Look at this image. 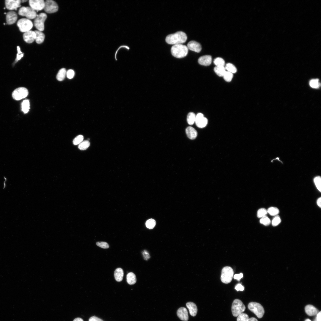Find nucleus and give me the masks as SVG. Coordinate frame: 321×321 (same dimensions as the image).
<instances>
[{
    "mask_svg": "<svg viewBox=\"0 0 321 321\" xmlns=\"http://www.w3.org/2000/svg\"><path fill=\"white\" fill-rule=\"evenodd\" d=\"M187 39V36L185 33L182 31H178L168 35L165 40L168 44L174 45L184 43Z\"/></svg>",
    "mask_w": 321,
    "mask_h": 321,
    "instance_id": "obj_1",
    "label": "nucleus"
},
{
    "mask_svg": "<svg viewBox=\"0 0 321 321\" xmlns=\"http://www.w3.org/2000/svg\"><path fill=\"white\" fill-rule=\"evenodd\" d=\"M187 46L182 44L174 45L171 48V53L174 57L181 58L186 56L188 52Z\"/></svg>",
    "mask_w": 321,
    "mask_h": 321,
    "instance_id": "obj_2",
    "label": "nucleus"
},
{
    "mask_svg": "<svg viewBox=\"0 0 321 321\" xmlns=\"http://www.w3.org/2000/svg\"><path fill=\"white\" fill-rule=\"evenodd\" d=\"M231 309L233 315L237 317L245 311L246 307L240 300L235 299L232 302Z\"/></svg>",
    "mask_w": 321,
    "mask_h": 321,
    "instance_id": "obj_3",
    "label": "nucleus"
},
{
    "mask_svg": "<svg viewBox=\"0 0 321 321\" xmlns=\"http://www.w3.org/2000/svg\"><path fill=\"white\" fill-rule=\"evenodd\" d=\"M248 309L255 314L258 318H261L263 317L265 310L263 306L260 303L251 302L248 303Z\"/></svg>",
    "mask_w": 321,
    "mask_h": 321,
    "instance_id": "obj_4",
    "label": "nucleus"
},
{
    "mask_svg": "<svg viewBox=\"0 0 321 321\" xmlns=\"http://www.w3.org/2000/svg\"><path fill=\"white\" fill-rule=\"evenodd\" d=\"M234 274V271L232 268L226 266L222 269L221 279V281L225 284H228L232 281Z\"/></svg>",
    "mask_w": 321,
    "mask_h": 321,
    "instance_id": "obj_5",
    "label": "nucleus"
},
{
    "mask_svg": "<svg viewBox=\"0 0 321 321\" xmlns=\"http://www.w3.org/2000/svg\"><path fill=\"white\" fill-rule=\"evenodd\" d=\"M17 25L21 32H25L30 31L33 27V23L29 19H21L17 22Z\"/></svg>",
    "mask_w": 321,
    "mask_h": 321,
    "instance_id": "obj_6",
    "label": "nucleus"
},
{
    "mask_svg": "<svg viewBox=\"0 0 321 321\" xmlns=\"http://www.w3.org/2000/svg\"><path fill=\"white\" fill-rule=\"evenodd\" d=\"M18 13L20 15L25 16L29 19L35 18L37 15L35 11L28 7H21L19 9Z\"/></svg>",
    "mask_w": 321,
    "mask_h": 321,
    "instance_id": "obj_7",
    "label": "nucleus"
},
{
    "mask_svg": "<svg viewBox=\"0 0 321 321\" xmlns=\"http://www.w3.org/2000/svg\"><path fill=\"white\" fill-rule=\"evenodd\" d=\"M47 18V15L44 13H41L37 15L36 17L35 18L34 24L38 30L41 32L44 30V23Z\"/></svg>",
    "mask_w": 321,
    "mask_h": 321,
    "instance_id": "obj_8",
    "label": "nucleus"
},
{
    "mask_svg": "<svg viewBox=\"0 0 321 321\" xmlns=\"http://www.w3.org/2000/svg\"><path fill=\"white\" fill-rule=\"evenodd\" d=\"M27 89L23 87L18 88L13 92L12 96L13 98L17 100H20L26 97L28 95Z\"/></svg>",
    "mask_w": 321,
    "mask_h": 321,
    "instance_id": "obj_9",
    "label": "nucleus"
},
{
    "mask_svg": "<svg viewBox=\"0 0 321 321\" xmlns=\"http://www.w3.org/2000/svg\"><path fill=\"white\" fill-rule=\"evenodd\" d=\"M44 9L47 13H54L58 11V6L55 1L52 0H47L45 2Z\"/></svg>",
    "mask_w": 321,
    "mask_h": 321,
    "instance_id": "obj_10",
    "label": "nucleus"
},
{
    "mask_svg": "<svg viewBox=\"0 0 321 321\" xmlns=\"http://www.w3.org/2000/svg\"><path fill=\"white\" fill-rule=\"evenodd\" d=\"M29 5L35 11H40L44 9L45 2L43 0H30Z\"/></svg>",
    "mask_w": 321,
    "mask_h": 321,
    "instance_id": "obj_11",
    "label": "nucleus"
},
{
    "mask_svg": "<svg viewBox=\"0 0 321 321\" xmlns=\"http://www.w3.org/2000/svg\"><path fill=\"white\" fill-rule=\"evenodd\" d=\"M207 122V119L204 117L202 114L199 113L196 116L195 123L198 127L203 128L206 126Z\"/></svg>",
    "mask_w": 321,
    "mask_h": 321,
    "instance_id": "obj_12",
    "label": "nucleus"
},
{
    "mask_svg": "<svg viewBox=\"0 0 321 321\" xmlns=\"http://www.w3.org/2000/svg\"><path fill=\"white\" fill-rule=\"evenodd\" d=\"M20 0H6L5 1L6 7L9 10H16L20 6Z\"/></svg>",
    "mask_w": 321,
    "mask_h": 321,
    "instance_id": "obj_13",
    "label": "nucleus"
},
{
    "mask_svg": "<svg viewBox=\"0 0 321 321\" xmlns=\"http://www.w3.org/2000/svg\"><path fill=\"white\" fill-rule=\"evenodd\" d=\"M23 37L25 42L31 43L35 40L36 34L34 31L30 30L24 32L23 35Z\"/></svg>",
    "mask_w": 321,
    "mask_h": 321,
    "instance_id": "obj_14",
    "label": "nucleus"
},
{
    "mask_svg": "<svg viewBox=\"0 0 321 321\" xmlns=\"http://www.w3.org/2000/svg\"><path fill=\"white\" fill-rule=\"evenodd\" d=\"M188 49L199 53L202 50V46L200 43L195 41H191L189 42L187 45Z\"/></svg>",
    "mask_w": 321,
    "mask_h": 321,
    "instance_id": "obj_15",
    "label": "nucleus"
},
{
    "mask_svg": "<svg viewBox=\"0 0 321 321\" xmlns=\"http://www.w3.org/2000/svg\"><path fill=\"white\" fill-rule=\"evenodd\" d=\"M177 314L179 318L182 321H187L188 320V311L185 307L179 308L177 311Z\"/></svg>",
    "mask_w": 321,
    "mask_h": 321,
    "instance_id": "obj_16",
    "label": "nucleus"
},
{
    "mask_svg": "<svg viewBox=\"0 0 321 321\" xmlns=\"http://www.w3.org/2000/svg\"><path fill=\"white\" fill-rule=\"evenodd\" d=\"M17 19V15L16 13L13 11L8 12L6 15L7 23L11 25L15 23Z\"/></svg>",
    "mask_w": 321,
    "mask_h": 321,
    "instance_id": "obj_17",
    "label": "nucleus"
},
{
    "mask_svg": "<svg viewBox=\"0 0 321 321\" xmlns=\"http://www.w3.org/2000/svg\"><path fill=\"white\" fill-rule=\"evenodd\" d=\"M212 58L210 55H206L200 57L198 60L199 64L204 66H209L212 62Z\"/></svg>",
    "mask_w": 321,
    "mask_h": 321,
    "instance_id": "obj_18",
    "label": "nucleus"
},
{
    "mask_svg": "<svg viewBox=\"0 0 321 321\" xmlns=\"http://www.w3.org/2000/svg\"><path fill=\"white\" fill-rule=\"evenodd\" d=\"M306 313L309 316H313L317 315L319 313V310L314 306L311 305H308L305 308Z\"/></svg>",
    "mask_w": 321,
    "mask_h": 321,
    "instance_id": "obj_19",
    "label": "nucleus"
},
{
    "mask_svg": "<svg viewBox=\"0 0 321 321\" xmlns=\"http://www.w3.org/2000/svg\"><path fill=\"white\" fill-rule=\"evenodd\" d=\"M185 131L187 136L191 139H195L197 136V132L196 130L191 126L187 127Z\"/></svg>",
    "mask_w": 321,
    "mask_h": 321,
    "instance_id": "obj_20",
    "label": "nucleus"
},
{
    "mask_svg": "<svg viewBox=\"0 0 321 321\" xmlns=\"http://www.w3.org/2000/svg\"><path fill=\"white\" fill-rule=\"evenodd\" d=\"M186 306L189 310L190 314L192 316H195L197 312L196 305L193 302H189L186 303Z\"/></svg>",
    "mask_w": 321,
    "mask_h": 321,
    "instance_id": "obj_21",
    "label": "nucleus"
},
{
    "mask_svg": "<svg viewBox=\"0 0 321 321\" xmlns=\"http://www.w3.org/2000/svg\"><path fill=\"white\" fill-rule=\"evenodd\" d=\"M114 277L115 280L118 282L121 281L123 279L124 276V271L121 268H118L114 272Z\"/></svg>",
    "mask_w": 321,
    "mask_h": 321,
    "instance_id": "obj_22",
    "label": "nucleus"
},
{
    "mask_svg": "<svg viewBox=\"0 0 321 321\" xmlns=\"http://www.w3.org/2000/svg\"><path fill=\"white\" fill-rule=\"evenodd\" d=\"M36 34L35 40L36 42L39 44L43 43L44 40L45 34L41 32L38 30L34 31Z\"/></svg>",
    "mask_w": 321,
    "mask_h": 321,
    "instance_id": "obj_23",
    "label": "nucleus"
},
{
    "mask_svg": "<svg viewBox=\"0 0 321 321\" xmlns=\"http://www.w3.org/2000/svg\"><path fill=\"white\" fill-rule=\"evenodd\" d=\"M127 281L130 285H133L136 281V278L135 275L133 272L128 273L126 276Z\"/></svg>",
    "mask_w": 321,
    "mask_h": 321,
    "instance_id": "obj_24",
    "label": "nucleus"
},
{
    "mask_svg": "<svg viewBox=\"0 0 321 321\" xmlns=\"http://www.w3.org/2000/svg\"><path fill=\"white\" fill-rule=\"evenodd\" d=\"M30 108V103L28 100H24L21 103V110L23 112L26 114L28 113Z\"/></svg>",
    "mask_w": 321,
    "mask_h": 321,
    "instance_id": "obj_25",
    "label": "nucleus"
},
{
    "mask_svg": "<svg viewBox=\"0 0 321 321\" xmlns=\"http://www.w3.org/2000/svg\"><path fill=\"white\" fill-rule=\"evenodd\" d=\"M214 70L216 74L220 77L223 76L226 71L224 66H216Z\"/></svg>",
    "mask_w": 321,
    "mask_h": 321,
    "instance_id": "obj_26",
    "label": "nucleus"
},
{
    "mask_svg": "<svg viewBox=\"0 0 321 321\" xmlns=\"http://www.w3.org/2000/svg\"><path fill=\"white\" fill-rule=\"evenodd\" d=\"M196 115L193 112H190L188 114L187 120L188 123L190 125H193L195 122Z\"/></svg>",
    "mask_w": 321,
    "mask_h": 321,
    "instance_id": "obj_27",
    "label": "nucleus"
},
{
    "mask_svg": "<svg viewBox=\"0 0 321 321\" xmlns=\"http://www.w3.org/2000/svg\"><path fill=\"white\" fill-rule=\"evenodd\" d=\"M66 73V69L64 68H62L59 70L58 72L57 76L56 78L59 81H62L64 78Z\"/></svg>",
    "mask_w": 321,
    "mask_h": 321,
    "instance_id": "obj_28",
    "label": "nucleus"
},
{
    "mask_svg": "<svg viewBox=\"0 0 321 321\" xmlns=\"http://www.w3.org/2000/svg\"><path fill=\"white\" fill-rule=\"evenodd\" d=\"M225 67L227 71L232 74L235 73L237 72V69L236 68L233 64L231 63L226 64Z\"/></svg>",
    "mask_w": 321,
    "mask_h": 321,
    "instance_id": "obj_29",
    "label": "nucleus"
},
{
    "mask_svg": "<svg viewBox=\"0 0 321 321\" xmlns=\"http://www.w3.org/2000/svg\"><path fill=\"white\" fill-rule=\"evenodd\" d=\"M267 211V213L272 216L276 215L279 213V212L278 209L274 207H269L268 208Z\"/></svg>",
    "mask_w": 321,
    "mask_h": 321,
    "instance_id": "obj_30",
    "label": "nucleus"
},
{
    "mask_svg": "<svg viewBox=\"0 0 321 321\" xmlns=\"http://www.w3.org/2000/svg\"><path fill=\"white\" fill-rule=\"evenodd\" d=\"M90 144L88 140L82 141L78 145L79 149L81 150H84L87 149L90 145Z\"/></svg>",
    "mask_w": 321,
    "mask_h": 321,
    "instance_id": "obj_31",
    "label": "nucleus"
},
{
    "mask_svg": "<svg viewBox=\"0 0 321 321\" xmlns=\"http://www.w3.org/2000/svg\"><path fill=\"white\" fill-rule=\"evenodd\" d=\"M213 62L216 66H224L225 64L224 59L220 57L215 58Z\"/></svg>",
    "mask_w": 321,
    "mask_h": 321,
    "instance_id": "obj_32",
    "label": "nucleus"
},
{
    "mask_svg": "<svg viewBox=\"0 0 321 321\" xmlns=\"http://www.w3.org/2000/svg\"><path fill=\"white\" fill-rule=\"evenodd\" d=\"M314 183L318 190L321 192V178L320 176L316 177L314 179Z\"/></svg>",
    "mask_w": 321,
    "mask_h": 321,
    "instance_id": "obj_33",
    "label": "nucleus"
},
{
    "mask_svg": "<svg viewBox=\"0 0 321 321\" xmlns=\"http://www.w3.org/2000/svg\"><path fill=\"white\" fill-rule=\"evenodd\" d=\"M223 77L226 81L229 82L231 81L233 78V74L230 72L226 71Z\"/></svg>",
    "mask_w": 321,
    "mask_h": 321,
    "instance_id": "obj_34",
    "label": "nucleus"
},
{
    "mask_svg": "<svg viewBox=\"0 0 321 321\" xmlns=\"http://www.w3.org/2000/svg\"><path fill=\"white\" fill-rule=\"evenodd\" d=\"M156 224L155 221L153 219H150L147 220L146 223V227L149 229L153 228Z\"/></svg>",
    "mask_w": 321,
    "mask_h": 321,
    "instance_id": "obj_35",
    "label": "nucleus"
},
{
    "mask_svg": "<svg viewBox=\"0 0 321 321\" xmlns=\"http://www.w3.org/2000/svg\"><path fill=\"white\" fill-rule=\"evenodd\" d=\"M260 222L265 226H267L270 224L271 221L268 217L265 215L261 218L260 220Z\"/></svg>",
    "mask_w": 321,
    "mask_h": 321,
    "instance_id": "obj_36",
    "label": "nucleus"
},
{
    "mask_svg": "<svg viewBox=\"0 0 321 321\" xmlns=\"http://www.w3.org/2000/svg\"><path fill=\"white\" fill-rule=\"evenodd\" d=\"M309 85L312 88H317L320 86V83L318 79H313L310 81Z\"/></svg>",
    "mask_w": 321,
    "mask_h": 321,
    "instance_id": "obj_37",
    "label": "nucleus"
},
{
    "mask_svg": "<svg viewBox=\"0 0 321 321\" xmlns=\"http://www.w3.org/2000/svg\"><path fill=\"white\" fill-rule=\"evenodd\" d=\"M249 319V317L247 314L242 313L237 316V321H248Z\"/></svg>",
    "mask_w": 321,
    "mask_h": 321,
    "instance_id": "obj_38",
    "label": "nucleus"
},
{
    "mask_svg": "<svg viewBox=\"0 0 321 321\" xmlns=\"http://www.w3.org/2000/svg\"><path fill=\"white\" fill-rule=\"evenodd\" d=\"M84 139V136L81 135L77 136L73 140V143L75 145L79 144Z\"/></svg>",
    "mask_w": 321,
    "mask_h": 321,
    "instance_id": "obj_39",
    "label": "nucleus"
},
{
    "mask_svg": "<svg viewBox=\"0 0 321 321\" xmlns=\"http://www.w3.org/2000/svg\"><path fill=\"white\" fill-rule=\"evenodd\" d=\"M267 210L264 208L259 209L257 212V216L258 218H262L266 215L267 213Z\"/></svg>",
    "mask_w": 321,
    "mask_h": 321,
    "instance_id": "obj_40",
    "label": "nucleus"
},
{
    "mask_svg": "<svg viewBox=\"0 0 321 321\" xmlns=\"http://www.w3.org/2000/svg\"><path fill=\"white\" fill-rule=\"evenodd\" d=\"M281 219L279 216L277 215H276L272 220V225L273 226H276L281 223Z\"/></svg>",
    "mask_w": 321,
    "mask_h": 321,
    "instance_id": "obj_41",
    "label": "nucleus"
},
{
    "mask_svg": "<svg viewBox=\"0 0 321 321\" xmlns=\"http://www.w3.org/2000/svg\"><path fill=\"white\" fill-rule=\"evenodd\" d=\"M96 244L98 246L103 248H108L109 247L108 244L105 242H97L96 243Z\"/></svg>",
    "mask_w": 321,
    "mask_h": 321,
    "instance_id": "obj_42",
    "label": "nucleus"
},
{
    "mask_svg": "<svg viewBox=\"0 0 321 321\" xmlns=\"http://www.w3.org/2000/svg\"><path fill=\"white\" fill-rule=\"evenodd\" d=\"M66 74L67 77L69 79H71L74 77L75 73L73 70L70 69L67 71Z\"/></svg>",
    "mask_w": 321,
    "mask_h": 321,
    "instance_id": "obj_43",
    "label": "nucleus"
},
{
    "mask_svg": "<svg viewBox=\"0 0 321 321\" xmlns=\"http://www.w3.org/2000/svg\"><path fill=\"white\" fill-rule=\"evenodd\" d=\"M142 255L144 259L147 260L150 258V256L148 252L146 250H144L142 252Z\"/></svg>",
    "mask_w": 321,
    "mask_h": 321,
    "instance_id": "obj_44",
    "label": "nucleus"
},
{
    "mask_svg": "<svg viewBox=\"0 0 321 321\" xmlns=\"http://www.w3.org/2000/svg\"><path fill=\"white\" fill-rule=\"evenodd\" d=\"M235 289L237 291H243L244 289V287L241 284H237L235 287Z\"/></svg>",
    "mask_w": 321,
    "mask_h": 321,
    "instance_id": "obj_45",
    "label": "nucleus"
},
{
    "mask_svg": "<svg viewBox=\"0 0 321 321\" xmlns=\"http://www.w3.org/2000/svg\"><path fill=\"white\" fill-rule=\"evenodd\" d=\"M89 321H103L101 319L96 316H92L89 319Z\"/></svg>",
    "mask_w": 321,
    "mask_h": 321,
    "instance_id": "obj_46",
    "label": "nucleus"
},
{
    "mask_svg": "<svg viewBox=\"0 0 321 321\" xmlns=\"http://www.w3.org/2000/svg\"><path fill=\"white\" fill-rule=\"evenodd\" d=\"M243 277V273H241L239 274H236L234 276V278L239 281Z\"/></svg>",
    "mask_w": 321,
    "mask_h": 321,
    "instance_id": "obj_47",
    "label": "nucleus"
},
{
    "mask_svg": "<svg viewBox=\"0 0 321 321\" xmlns=\"http://www.w3.org/2000/svg\"><path fill=\"white\" fill-rule=\"evenodd\" d=\"M23 56V54L22 53V52L20 53H18L17 55V57L15 59V62H17L18 61L20 60L22 57Z\"/></svg>",
    "mask_w": 321,
    "mask_h": 321,
    "instance_id": "obj_48",
    "label": "nucleus"
},
{
    "mask_svg": "<svg viewBox=\"0 0 321 321\" xmlns=\"http://www.w3.org/2000/svg\"><path fill=\"white\" fill-rule=\"evenodd\" d=\"M321 311H320L319 312V313L317 314V317H316V320H317L318 321H321Z\"/></svg>",
    "mask_w": 321,
    "mask_h": 321,
    "instance_id": "obj_49",
    "label": "nucleus"
},
{
    "mask_svg": "<svg viewBox=\"0 0 321 321\" xmlns=\"http://www.w3.org/2000/svg\"><path fill=\"white\" fill-rule=\"evenodd\" d=\"M321 198L320 197L318 199L317 201V205L320 207H321Z\"/></svg>",
    "mask_w": 321,
    "mask_h": 321,
    "instance_id": "obj_50",
    "label": "nucleus"
},
{
    "mask_svg": "<svg viewBox=\"0 0 321 321\" xmlns=\"http://www.w3.org/2000/svg\"><path fill=\"white\" fill-rule=\"evenodd\" d=\"M73 321H84L80 317H77L75 318L73 320Z\"/></svg>",
    "mask_w": 321,
    "mask_h": 321,
    "instance_id": "obj_51",
    "label": "nucleus"
},
{
    "mask_svg": "<svg viewBox=\"0 0 321 321\" xmlns=\"http://www.w3.org/2000/svg\"><path fill=\"white\" fill-rule=\"evenodd\" d=\"M248 321H258L255 318L252 317L249 318Z\"/></svg>",
    "mask_w": 321,
    "mask_h": 321,
    "instance_id": "obj_52",
    "label": "nucleus"
},
{
    "mask_svg": "<svg viewBox=\"0 0 321 321\" xmlns=\"http://www.w3.org/2000/svg\"><path fill=\"white\" fill-rule=\"evenodd\" d=\"M305 321H311L310 319H306Z\"/></svg>",
    "mask_w": 321,
    "mask_h": 321,
    "instance_id": "obj_53",
    "label": "nucleus"
},
{
    "mask_svg": "<svg viewBox=\"0 0 321 321\" xmlns=\"http://www.w3.org/2000/svg\"><path fill=\"white\" fill-rule=\"evenodd\" d=\"M26 1H26V0H22V2H24Z\"/></svg>",
    "mask_w": 321,
    "mask_h": 321,
    "instance_id": "obj_54",
    "label": "nucleus"
},
{
    "mask_svg": "<svg viewBox=\"0 0 321 321\" xmlns=\"http://www.w3.org/2000/svg\"><path fill=\"white\" fill-rule=\"evenodd\" d=\"M315 321H318L317 320H315Z\"/></svg>",
    "mask_w": 321,
    "mask_h": 321,
    "instance_id": "obj_55",
    "label": "nucleus"
}]
</instances>
